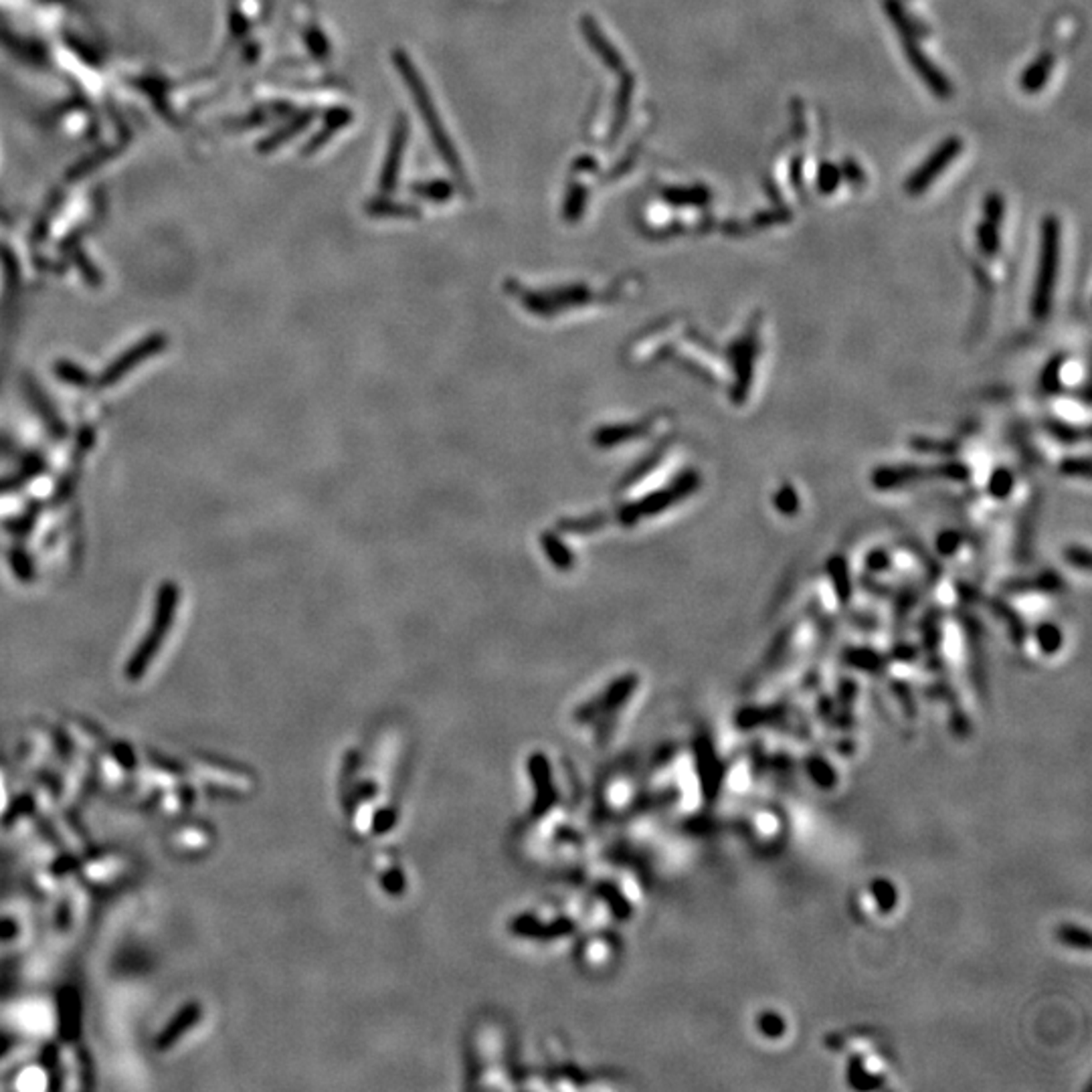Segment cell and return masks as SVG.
Here are the masks:
<instances>
[{
  "label": "cell",
  "mask_w": 1092,
  "mask_h": 1092,
  "mask_svg": "<svg viewBox=\"0 0 1092 1092\" xmlns=\"http://www.w3.org/2000/svg\"><path fill=\"white\" fill-rule=\"evenodd\" d=\"M176 607H179V587L174 583H166L160 587V593H158V601H156V615L154 621H152L150 631L146 634V638L140 644V648L136 649V654L132 655L128 664V676L132 680H138L142 678V673L146 672L148 664L152 662V658L158 654L160 649L162 641H164L166 631L170 629L172 619L176 615Z\"/></svg>",
  "instance_id": "1"
},
{
  "label": "cell",
  "mask_w": 1092,
  "mask_h": 1092,
  "mask_svg": "<svg viewBox=\"0 0 1092 1092\" xmlns=\"http://www.w3.org/2000/svg\"><path fill=\"white\" fill-rule=\"evenodd\" d=\"M394 61H397V63H399V67H401L403 77H405L407 86L411 87V94L415 95V100H417V101H419V110H421L423 118H425V124H427V128H429L431 136H433L435 146L439 148L441 156H443L445 160H448L449 164H452V169H453L455 172H459V160H458V154H455V148L452 146V142L448 140V134H445V132H443V128H441V124H439V115H437V111H435V108H433V101H431V95L427 94L425 86H423V81H421L419 73L415 71V67H413V65L409 63V59H407L403 53H397V55H394Z\"/></svg>",
  "instance_id": "2"
},
{
  "label": "cell",
  "mask_w": 1092,
  "mask_h": 1092,
  "mask_svg": "<svg viewBox=\"0 0 1092 1092\" xmlns=\"http://www.w3.org/2000/svg\"><path fill=\"white\" fill-rule=\"evenodd\" d=\"M166 340L162 336H150L146 340H142L136 346L130 348L128 352H124L120 359H115L111 365L108 366L104 375L100 376V387H111V384L120 383L125 375L132 373L136 366H140L144 360L152 359V356L158 355V352L164 348Z\"/></svg>",
  "instance_id": "3"
},
{
  "label": "cell",
  "mask_w": 1092,
  "mask_h": 1092,
  "mask_svg": "<svg viewBox=\"0 0 1092 1092\" xmlns=\"http://www.w3.org/2000/svg\"><path fill=\"white\" fill-rule=\"evenodd\" d=\"M957 150H959V142L951 140V142L943 144L941 150H937L935 154L928 158V160L923 164V169L918 170L917 174H914L913 179L908 180V193H913V194L923 193V190L927 189V184L931 183V180L937 179L943 166L949 164L952 158H955Z\"/></svg>",
  "instance_id": "4"
},
{
  "label": "cell",
  "mask_w": 1092,
  "mask_h": 1092,
  "mask_svg": "<svg viewBox=\"0 0 1092 1092\" xmlns=\"http://www.w3.org/2000/svg\"><path fill=\"white\" fill-rule=\"evenodd\" d=\"M1054 263H1056V225L1050 223L1048 231H1045V245H1044V255H1042V269H1040V277H1038V294H1036V304H1038V310L1048 308V297H1050V290H1052V277H1054Z\"/></svg>",
  "instance_id": "5"
},
{
  "label": "cell",
  "mask_w": 1092,
  "mask_h": 1092,
  "mask_svg": "<svg viewBox=\"0 0 1092 1092\" xmlns=\"http://www.w3.org/2000/svg\"><path fill=\"white\" fill-rule=\"evenodd\" d=\"M197 1020H198V1007L197 1006L184 1007V1010L174 1017V1021H172L169 1028L160 1034V1038H158V1048L160 1050L169 1048V1045H172V1042H176V1040H179Z\"/></svg>",
  "instance_id": "6"
},
{
  "label": "cell",
  "mask_w": 1092,
  "mask_h": 1092,
  "mask_svg": "<svg viewBox=\"0 0 1092 1092\" xmlns=\"http://www.w3.org/2000/svg\"><path fill=\"white\" fill-rule=\"evenodd\" d=\"M55 370H57V373L61 375V379L65 380V383L77 384V387H86V384H87V376H86V373H83V370L79 369V366H76V365H69V362H61V365H59Z\"/></svg>",
  "instance_id": "7"
}]
</instances>
